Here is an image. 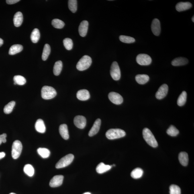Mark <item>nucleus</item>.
Returning a JSON list of instances; mask_svg holds the SVG:
<instances>
[{
  "label": "nucleus",
  "instance_id": "f257e3e1",
  "mask_svg": "<svg viewBox=\"0 0 194 194\" xmlns=\"http://www.w3.org/2000/svg\"><path fill=\"white\" fill-rule=\"evenodd\" d=\"M142 134L144 140L150 146L154 148L158 147V143L149 129L145 128L143 129Z\"/></svg>",
  "mask_w": 194,
  "mask_h": 194
},
{
  "label": "nucleus",
  "instance_id": "f03ea898",
  "mask_svg": "<svg viewBox=\"0 0 194 194\" xmlns=\"http://www.w3.org/2000/svg\"><path fill=\"white\" fill-rule=\"evenodd\" d=\"M126 135L125 131L120 129H111L106 133V136L109 140H114L123 138Z\"/></svg>",
  "mask_w": 194,
  "mask_h": 194
},
{
  "label": "nucleus",
  "instance_id": "7ed1b4c3",
  "mask_svg": "<svg viewBox=\"0 0 194 194\" xmlns=\"http://www.w3.org/2000/svg\"><path fill=\"white\" fill-rule=\"evenodd\" d=\"M92 59L89 56H83L80 59L76 65V68L80 71H83L88 69L92 64Z\"/></svg>",
  "mask_w": 194,
  "mask_h": 194
},
{
  "label": "nucleus",
  "instance_id": "20e7f679",
  "mask_svg": "<svg viewBox=\"0 0 194 194\" xmlns=\"http://www.w3.org/2000/svg\"><path fill=\"white\" fill-rule=\"evenodd\" d=\"M57 94L56 90L51 86H43L41 90V95L43 99L49 100L53 98Z\"/></svg>",
  "mask_w": 194,
  "mask_h": 194
},
{
  "label": "nucleus",
  "instance_id": "39448f33",
  "mask_svg": "<svg viewBox=\"0 0 194 194\" xmlns=\"http://www.w3.org/2000/svg\"><path fill=\"white\" fill-rule=\"evenodd\" d=\"M74 158V156L73 154L67 155L59 161L56 164V168H60L66 167L72 163Z\"/></svg>",
  "mask_w": 194,
  "mask_h": 194
},
{
  "label": "nucleus",
  "instance_id": "423d86ee",
  "mask_svg": "<svg viewBox=\"0 0 194 194\" xmlns=\"http://www.w3.org/2000/svg\"><path fill=\"white\" fill-rule=\"evenodd\" d=\"M22 149V144L20 141L15 140L13 142L12 150V156L14 159H16L19 157Z\"/></svg>",
  "mask_w": 194,
  "mask_h": 194
},
{
  "label": "nucleus",
  "instance_id": "0eeeda50",
  "mask_svg": "<svg viewBox=\"0 0 194 194\" xmlns=\"http://www.w3.org/2000/svg\"><path fill=\"white\" fill-rule=\"evenodd\" d=\"M111 75L114 80L117 81L120 79L121 72L118 63L116 62H114L111 66Z\"/></svg>",
  "mask_w": 194,
  "mask_h": 194
},
{
  "label": "nucleus",
  "instance_id": "6e6552de",
  "mask_svg": "<svg viewBox=\"0 0 194 194\" xmlns=\"http://www.w3.org/2000/svg\"><path fill=\"white\" fill-rule=\"evenodd\" d=\"M136 61L140 65L148 66L151 63L152 59L148 54H141L137 56Z\"/></svg>",
  "mask_w": 194,
  "mask_h": 194
},
{
  "label": "nucleus",
  "instance_id": "1a4fd4ad",
  "mask_svg": "<svg viewBox=\"0 0 194 194\" xmlns=\"http://www.w3.org/2000/svg\"><path fill=\"white\" fill-rule=\"evenodd\" d=\"M109 99L111 102L116 105H120L123 102V99L121 96L118 93L112 92L108 95Z\"/></svg>",
  "mask_w": 194,
  "mask_h": 194
},
{
  "label": "nucleus",
  "instance_id": "9d476101",
  "mask_svg": "<svg viewBox=\"0 0 194 194\" xmlns=\"http://www.w3.org/2000/svg\"><path fill=\"white\" fill-rule=\"evenodd\" d=\"M168 91V86L164 84L160 86L156 94V97L159 100L163 99L167 95Z\"/></svg>",
  "mask_w": 194,
  "mask_h": 194
},
{
  "label": "nucleus",
  "instance_id": "9b49d317",
  "mask_svg": "<svg viewBox=\"0 0 194 194\" xmlns=\"http://www.w3.org/2000/svg\"><path fill=\"white\" fill-rule=\"evenodd\" d=\"M74 123L76 127L80 129H83L86 126V120L85 117L77 115L74 117Z\"/></svg>",
  "mask_w": 194,
  "mask_h": 194
},
{
  "label": "nucleus",
  "instance_id": "f8f14e48",
  "mask_svg": "<svg viewBox=\"0 0 194 194\" xmlns=\"http://www.w3.org/2000/svg\"><path fill=\"white\" fill-rule=\"evenodd\" d=\"M63 179V176L62 175L55 176L50 180L49 185L53 188L59 187L62 185Z\"/></svg>",
  "mask_w": 194,
  "mask_h": 194
},
{
  "label": "nucleus",
  "instance_id": "ddd939ff",
  "mask_svg": "<svg viewBox=\"0 0 194 194\" xmlns=\"http://www.w3.org/2000/svg\"><path fill=\"white\" fill-rule=\"evenodd\" d=\"M151 28L152 33L155 36H158L160 35L161 32L160 23L158 19H155L152 21Z\"/></svg>",
  "mask_w": 194,
  "mask_h": 194
},
{
  "label": "nucleus",
  "instance_id": "4468645a",
  "mask_svg": "<svg viewBox=\"0 0 194 194\" xmlns=\"http://www.w3.org/2000/svg\"><path fill=\"white\" fill-rule=\"evenodd\" d=\"M101 124V120L100 119H97L96 120L92 127L90 130V131L89 135L90 137L94 136L98 132Z\"/></svg>",
  "mask_w": 194,
  "mask_h": 194
},
{
  "label": "nucleus",
  "instance_id": "2eb2a0df",
  "mask_svg": "<svg viewBox=\"0 0 194 194\" xmlns=\"http://www.w3.org/2000/svg\"><path fill=\"white\" fill-rule=\"evenodd\" d=\"M89 23L87 21H83L80 23L78 31L79 34L82 37H85L87 34Z\"/></svg>",
  "mask_w": 194,
  "mask_h": 194
},
{
  "label": "nucleus",
  "instance_id": "dca6fc26",
  "mask_svg": "<svg viewBox=\"0 0 194 194\" xmlns=\"http://www.w3.org/2000/svg\"><path fill=\"white\" fill-rule=\"evenodd\" d=\"M192 4L189 2H180L176 5V9L178 12H182L187 10L191 9Z\"/></svg>",
  "mask_w": 194,
  "mask_h": 194
},
{
  "label": "nucleus",
  "instance_id": "f3484780",
  "mask_svg": "<svg viewBox=\"0 0 194 194\" xmlns=\"http://www.w3.org/2000/svg\"><path fill=\"white\" fill-rule=\"evenodd\" d=\"M90 95L87 90L83 89L78 91L77 93V97L78 100L81 101H86L90 99Z\"/></svg>",
  "mask_w": 194,
  "mask_h": 194
},
{
  "label": "nucleus",
  "instance_id": "a211bd4d",
  "mask_svg": "<svg viewBox=\"0 0 194 194\" xmlns=\"http://www.w3.org/2000/svg\"><path fill=\"white\" fill-rule=\"evenodd\" d=\"M59 132L61 136L64 140H67L69 139V133H68L67 125L66 124L60 125L59 127Z\"/></svg>",
  "mask_w": 194,
  "mask_h": 194
},
{
  "label": "nucleus",
  "instance_id": "6ab92c4d",
  "mask_svg": "<svg viewBox=\"0 0 194 194\" xmlns=\"http://www.w3.org/2000/svg\"><path fill=\"white\" fill-rule=\"evenodd\" d=\"M189 63V60L187 58L182 57L176 58L172 61V66H179L185 65Z\"/></svg>",
  "mask_w": 194,
  "mask_h": 194
},
{
  "label": "nucleus",
  "instance_id": "aec40b11",
  "mask_svg": "<svg viewBox=\"0 0 194 194\" xmlns=\"http://www.w3.org/2000/svg\"><path fill=\"white\" fill-rule=\"evenodd\" d=\"M35 128L38 132L44 133L46 132V127L44 121L42 119H38L35 124Z\"/></svg>",
  "mask_w": 194,
  "mask_h": 194
},
{
  "label": "nucleus",
  "instance_id": "412c9836",
  "mask_svg": "<svg viewBox=\"0 0 194 194\" xmlns=\"http://www.w3.org/2000/svg\"><path fill=\"white\" fill-rule=\"evenodd\" d=\"M23 21V16L22 13L18 12L15 13L13 18V22L15 26L16 27L21 26Z\"/></svg>",
  "mask_w": 194,
  "mask_h": 194
},
{
  "label": "nucleus",
  "instance_id": "4be33fe9",
  "mask_svg": "<svg viewBox=\"0 0 194 194\" xmlns=\"http://www.w3.org/2000/svg\"><path fill=\"white\" fill-rule=\"evenodd\" d=\"M178 158H179L180 163L182 165L186 166L188 165L189 159V156L187 153L185 152H180L178 156Z\"/></svg>",
  "mask_w": 194,
  "mask_h": 194
},
{
  "label": "nucleus",
  "instance_id": "5701e85b",
  "mask_svg": "<svg viewBox=\"0 0 194 194\" xmlns=\"http://www.w3.org/2000/svg\"><path fill=\"white\" fill-rule=\"evenodd\" d=\"M112 166L105 165L103 162H101L97 166L96 171L97 173L103 174L111 169Z\"/></svg>",
  "mask_w": 194,
  "mask_h": 194
},
{
  "label": "nucleus",
  "instance_id": "b1692460",
  "mask_svg": "<svg viewBox=\"0 0 194 194\" xmlns=\"http://www.w3.org/2000/svg\"><path fill=\"white\" fill-rule=\"evenodd\" d=\"M136 81L139 84L144 85L149 80V77L146 74H138L135 77Z\"/></svg>",
  "mask_w": 194,
  "mask_h": 194
},
{
  "label": "nucleus",
  "instance_id": "393cba45",
  "mask_svg": "<svg viewBox=\"0 0 194 194\" xmlns=\"http://www.w3.org/2000/svg\"><path fill=\"white\" fill-rule=\"evenodd\" d=\"M23 46L20 44L14 45L9 49V54L10 55H14L20 52L22 50Z\"/></svg>",
  "mask_w": 194,
  "mask_h": 194
},
{
  "label": "nucleus",
  "instance_id": "a878e982",
  "mask_svg": "<svg viewBox=\"0 0 194 194\" xmlns=\"http://www.w3.org/2000/svg\"><path fill=\"white\" fill-rule=\"evenodd\" d=\"M63 64L61 61L59 60L55 63L53 67V73L55 75H59L61 72Z\"/></svg>",
  "mask_w": 194,
  "mask_h": 194
},
{
  "label": "nucleus",
  "instance_id": "bb28decb",
  "mask_svg": "<svg viewBox=\"0 0 194 194\" xmlns=\"http://www.w3.org/2000/svg\"><path fill=\"white\" fill-rule=\"evenodd\" d=\"M144 171L141 168H135L131 172V176L134 179H139L142 177Z\"/></svg>",
  "mask_w": 194,
  "mask_h": 194
},
{
  "label": "nucleus",
  "instance_id": "cd10ccee",
  "mask_svg": "<svg viewBox=\"0 0 194 194\" xmlns=\"http://www.w3.org/2000/svg\"><path fill=\"white\" fill-rule=\"evenodd\" d=\"M187 99V94L185 91L182 92L178 97L177 104L179 106H183L185 104Z\"/></svg>",
  "mask_w": 194,
  "mask_h": 194
},
{
  "label": "nucleus",
  "instance_id": "c85d7f7f",
  "mask_svg": "<svg viewBox=\"0 0 194 194\" xmlns=\"http://www.w3.org/2000/svg\"><path fill=\"white\" fill-rule=\"evenodd\" d=\"M31 39L33 43L38 42L40 38V33L38 29H35L31 35Z\"/></svg>",
  "mask_w": 194,
  "mask_h": 194
},
{
  "label": "nucleus",
  "instance_id": "c756f323",
  "mask_svg": "<svg viewBox=\"0 0 194 194\" xmlns=\"http://www.w3.org/2000/svg\"><path fill=\"white\" fill-rule=\"evenodd\" d=\"M51 52L50 47L48 44H45L43 49L42 58L43 60H46L47 59Z\"/></svg>",
  "mask_w": 194,
  "mask_h": 194
},
{
  "label": "nucleus",
  "instance_id": "7c9ffc66",
  "mask_svg": "<svg viewBox=\"0 0 194 194\" xmlns=\"http://www.w3.org/2000/svg\"><path fill=\"white\" fill-rule=\"evenodd\" d=\"M38 154L43 158H48L50 155V152L48 149L39 148L37 150Z\"/></svg>",
  "mask_w": 194,
  "mask_h": 194
},
{
  "label": "nucleus",
  "instance_id": "2f4dec72",
  "mask_svg": "<svg viewBox=\"0 0 194 194\" xmlns=\"http://www.w3.org/2000/svg\"><path fill=\"white\" fill-rule=\"evenodd\" d=\"M25 173L29 177H32L34 174V169L30 164H26L23 168Z\"/></svg>",
  "mask_w": 194,
  "mask_h": 194
},
{
  "label": "nucleus",
  "instance_id": "473e14b6",
  "mask_svg": "<svg viewBox=\"0 0 194 194\" xmlns=\"http://www.w3.org/2000/svg\"><path fill=\"white\" fill-rule=\"evenodd\" d=\"M77 1L76 0H69L68 1V8L72 13H75L77 10Z\"/></svg>",
  "mask_w": 194,
  "mask_h": 194
},
{
  "label": "nucleus",
  "instance_id": "72a5a7b5",
  "mask_svg": "<svg viewBox=\"0 0 194 194\" xmlns=\"http://www.w3.org/2000/svg\"><path fill=\"white\" fill-rule=\"evenodd\" d=\"M15 83L19 85H23L26 83V80L25 77L20 75H16L13 78Z\"/></svg>",
  "mask_w": 194,
  "mask_h": 194
},
{
  "label": "nucleus",
  "instance_id": "f704fd0d",
  "mask_svg": "<svg viewBox=\"0 0 194 194\" xmlns=\"http://www.w3.org/2000/svg\"><path fill=\"white\" fill-rule=\"evenodd\" d=\"M52 24L55 28L58 29L63 28L65 25V23L63 22L58 19H53Z\"/></svg>",
  "mask_w": 194,
  "mask_h": 194
},
{
  "label": "nucleus",
  "instance_id": "c9c22d12",
  "mask_svg": "<svg viewBox=\"0 0 194 194\" xmlns=\"http://www.w3.org/2000/svg\"><path fill=\"white\" fill-rule=\"evenodd\" d=\"M15 102L12 101L6 105L4 108V112L6 114H9L11 113L13 111L14 107L15 105Z\"/></svg>",
  "mask_w": 194,
  "mask_h": 194
},
{
  "label": "nucleus",
  "instance_id": "e433bc0d",
  "mask_svg": "<svg viewBox=\"0 0 194 194\" xmlns=\"http://www.w3.org/2000/svg\"><path fill=\"white\" fill-rule=\"evenodd\" d=\"M166 133L170 136L175 137L179 134V131L173 125H171L166 131Z\"/></svg>",
  "mask_w": 194,
  "mask_h": 194
},
{
  "label": "nucleus",
  "instance_id": "4c0bfd02",
  "mask_svg": "<svg viewBox=\"0 0 194 194\" xmlns=\"http://www.w3.org/2000/svg\"><path fill=\"white\" fill-rule=\"evenodd\" d=\"M119 38L121 42L128 43V44L134 43L135 42V40L134 38L130 36H124V35H121L119 36Z\"/></svg>",
  "mask_w": 194,
  "mask_h": 194
},
{
  "label": "nucleus",
  "instance_id": "58836bf2",
  "mask_svg": "<svg viewBox=\"0 0 194 194\" xmlns=\"http://www.w3.org/2000/svg\"><path fill=\"white\" fill-rule=\"evenodd\" d=\"M64 46L66 50H71L73 46V43L71 39L68 38L65 39L63 41Z\"/></svg>",
  "mask_w": 194,
  "mask_h": 194
},
{
  "label": "nucleus",
  "instance_id": "ea45409f",
  "mask_svg": "<svg viewBox=\"0 0 194 194\" xmlns=\"http://www.w3.org/2000/svg\"><path fill=\"white\" fill-rule=\"evenodd\" d=\"M170 194H181V189L179 186L172 185L169 187Z\"/></svg>",
  "mask_w": 194,
  "mask_h": 194
},
{
  "label": "nucleus",
  "instance_id": "a19ab883",
  "mask_svg": "<svg viewBox=\"0 0 194 194\" xmlns=\"http://www.w3.org/2000/svg\"><path fill=\"white\" fill-rule=\"evenodd\" d=\"M7 135L6 134H3L0 135V145L2 143H5L7 141L6 137Z\"/></svg>",
  "mask_w": 194,
  "mask_h": 194
},
{
  "label": "nucleus",
  "instance_id": "79ce46f5",
  "mask_svg": "<svg viewBox=\"0 0 194 194\" xmlns=\"http://www.w3.org/2000/svg\"><path fill=\"white\" fill-rule=\"evenodd\" d=\"M19 1H20L19 0H7L6 1V3L9 5L14 4Z\"/></svg>",
  "mask_w": 194,
  "mask_h": 194
},
{
  "label": "nucleus",
  "instance_id": "37998d69",
  "mask_svg": "<svg viewBox=\"0 0 194 194\" xmlns=\"http://www.w3.org/2000/svg\"><path fill=\"white\" fill-rule=\"evenodd\" d=\"M5 155V154L4 152H0V160L4 158Z\"/></svg>",
  "mask_w": 194,
  "mask_h": 194
},
{
  "label": "nucleus",
  "instance_id": "c03bdc74",
  "mask_svg": "<svg viewBox=\"0 0 194 194\" xmlns=\"http://www.w3.org/2000/svg\"><path fill=\"white\" fill-rule=\"evenodd\" d=\"M3 44V40H2V39L0 38V47H1L2 46Z\"/></svg>",
  "mask_w": 194,
  "mask_h": 194
},
{
  "label": "nucleus",
  "instance_id": "a18cd8bd",
  "mask_svg": "<svg viewBox=\"0 0 194 194\" xmlns=\"http://www.w3.org/2000/svg\"><path fill=\"white\" fill-rule=\"evenodd\" d=\"M192 21L193 22H194V16H193L192 18Z\"/></svg>",
  "mask_w": 194,
  "mask_h": 194
},
{
  "label": "nucleus",
  "instance_id": "49530a36",
  "mask_svg": "<svg viewBox=\"0 0 194 194\" xmlns=\"http://www.w3.org/2000/svg\"><path fill=\"white\" fill-rule=\"evenodd\" d=\"M83 194H91L90 192H86V193H84Z\"/></svg>",
  "mask_w": 194,
  "mask_h": 194
},
{
  "label": "nucleus",
  "instance_id": "de8ad7c7",
  "mask_svg": "<svg viewBox=\"0 0 194 194\" xmlns=\"http://www.w3.org/2000/svg\"><path fill=\"white\" fill-rule=\"evenodd\" d=\"M9 194H15V193H10Z\"/></svg>",
  "mask_w": 194,
  "mask_h": 194
}]
</instances>
